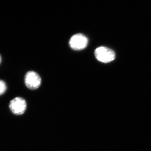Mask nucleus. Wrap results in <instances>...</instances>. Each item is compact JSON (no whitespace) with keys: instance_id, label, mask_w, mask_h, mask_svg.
<instances>
[{"instance_id":"obj_4","label":"nucleus","mask_w":151,"mask_h":151,"mask_svg":"<svg viewBox=\"0 0 151 151\" xmlns=\"http://www.w3.org/2000/svg\"><path fill=\"white\" fill-rule=\"evenodd\" d=\"M9 107L12 113L15 115H22L26 110V102L22 97H15L11 100Z\"/></svg>"},{"instance_id":"obj_6","label":"nucleus","mask_w":151,"mask_h":151,"mask_svg":"<svg viewBox=\"0 0 151 151\" xmlns=\"http://www.w3.org/2000/svg\"><path fill=\"white\" fill-rule=\"evenodd\" d=\"M1 56H0V63H1Z\"/></svg>"},{"instance_id":"obj_3","label":"nucleus","mask_w":151,"mask_h":151,"mask_svg":"<svg viewBox=\"0 0 151 151\" xmlns=\"http://www.w3.org/2000/svg\"><path fill=\"white\" fill-rule=\"evenodd\" d=\"M24 83L28 89L31 90L37 89L41 84V78L37 73L33 71L27 72L25 76Z\"/></svg>"},{"instance_id":"obj_2","label":"nucleus","mask_w":151,"mask_h":151,"mask_svg":"<svg viewBox=\"0 0 151 151\" xmlns=\"http://www.w3.org/2000/svg\"><path fill=\"white\" fill-rule=\"evenodd\" d=\"M88 42V39L85 35L82 34H76L70 38L69 44L72 49L80 50L86 48Z\"/></svg>"},{"instance_id":"obj_1","label":"nucleus","mask_w":151,"mask_h":151,"mask_svg":"<svg viewBox=\"0 0 151 151\" xmlns=\"http://www.w3.org/2000/svg\"><path fill=\"white\" fill-rule=\"evenodd\" d=\"M95 57L100 62L108 63L113 61L115 58V52L111 49L105 47H97L94 51Z\"/></svg>"},{"instance_id":"obj_5","label":"nucleus","mask_w":151,"mask_h":151,"mask_svg":"<svg viewBox=\"0 0 151 151\" xmlns=\"http://www.w3.org/2000/svg\"><path fill=\"white\" fill-rule=\"evenodd\" d=\"M7 87L5 82L0 80V95L4 94L6 90Z\"/></svg>"}]
</instances>
